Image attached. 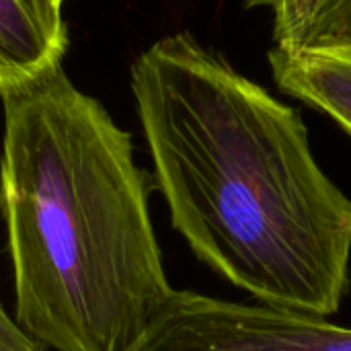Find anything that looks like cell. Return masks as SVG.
<instances>
[{"instance_id": "6da1fadb", "label": "cell", "mask_w": 351, "mask_h": 351, "mask_svg": "<svg viewBox=\"0 0 351 351\" xmlns=\"http://www.w3.org/2000/svg\"><path fill=\"white\" fill-rule=\"evenodd\" d=\"M132 93L173 228L257 302L331 317L350 290L351 199L300 113L181 31L132 64Z\"/></svg>"}, {"instance_id": "7a4b0ae2", "label": "cell", "mask_w": 351, "mask_h": 351, "mask_svg": "<svg viewBox=\"0 0 351 351\" xmlns=\"http://www.w3.org/2000/svg\"><path fill=\"white\" fill-rule=\"evenodd\" d=\"M0 99L14 321L45 350H128L173 292L132 136L62 66Z\"/></svg>"}, {"instance_id": "3957f363", "label": "cell", "mask_w": 351, "mask_h": 351, "mask_svg": "<svg viewBox=\"0 0 351 351\" xmlns=\"http://www.w3.org/2000/svg\"><path fill=\"white\" fill-rule=\"evenodd\" d=\"M123 351H351V329L261 302L173 290Z\"/></svg>"}, {"instance_id": "277c9868", "label": "cell", "mask_w": 351, "mask_h": 351, "mask_svg": "<svg viewBox=\"0 0 351 351\" xmlns=\"http://www.w3.org/2000/svg\"><path fill=\"white\" fill-rule=\"evenodd\" d=\"M68 27L58 0H0V95L62 66Z\"/></svg>"}, {"instance_id": "5b68a950", "label": "cell", "mask_w": 351, "mask_h": 351, "mask_svg": "<svg viewBox=\"0 0 351 351\" xmlns=\"http://www.w3.org/2000/svg\"><path fill=\"white\" fill-rule=\"evenodd\" d=\"M278 88L329 115L351 136V41L267 53Z\"/></svg>"}, {"instance_id": "8992f818", "label": "cell", "mask_w": 351, "mask_h": 351, "mask_svg": "<svg viewBox=\"0 0 351 351\" xmlns=\"http://www.w3.org/2000/svg\"><path fill=\"white\" fill-rule=\"evenodd\" d=\"M245 6L271 12L280 49L351 41V0H245Z\"/></svg>"}, {"instance_id": "52a82bcc", "label": "cell", "mask_w": 351, "mask_h": 351, "mask_svg": "<svg viewBox=\"0 0 351 351\" xmlns=\"http://www.w3.org/2000/svg\"><path fill=\"white\" fill-rule=\"evenodd\" d=\"M0 351H45V348L25 333L19 323L0 304Z\"/></svg>"}, {"instance_id": "ba28073f", "label": "cell", "mask_w": 351, "mask_h": 351, "mask_svg": "<svg viewBox=\"0 0 351 351\" xmlns=\"http://www.w3.org/2000/svg\"><path fill=\"white\" fill-rule=\"evenodd\" d=\"M58 2H62V4H64V2H66V0H58Z\"/></svg>"}]
</instances>
